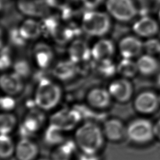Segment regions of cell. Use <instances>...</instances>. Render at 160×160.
Returning <instances> with one entry per match:
<instances>
[{
	"instance_id": "obj_1",
	"label": "cell",
	"mask_w": 160,
	"mask_h": 160,
	"mask_svg": "<svg viewBox=\"0 0 160 160\" xmlns=\"http://www.w3.org/2000/svg\"><path fill=\"white\" fill-rule=\"evenodd\" d=\"M104 138L102 130L91 122L82 124L75 132L76 145L87 154H96L102 148Z\"/></svg>"
},
{
	"instance_id": "obj_2",
	"label": "cell",
	"mask_w": 160,
	"mask_h": 160,
	"mask_svg": "<svg viewBox=\"0 0 160 160\" xmlns=\"http://www.w3.org/2000/svg\"><path fill=\"white\" fill-rule=\"evenodd\" d=\"M60 88L51 81L42 79L36 91L35 104L41 109L50 110L55 108L60 101Z\"/></svg>"
},
{
	"instance_id": "obj_3",
	"label": "cell",
	"mask_w": 160,
	"mask_h": 160,
	"mask_svg": "<svg viewBox=\"0 0 160 160\" xmlns=\"http://www.w3.org/2000/svg\"><path fill=\"white\" fill-rule=\"evenodd\" d=\"M110 19L104 12L90 11L86 12L82 20L83 30L91 36H102L110 28Z\"/></svg>"
},
{
	"instance_id": "obj_4",
	"label": "cell",
	"mask_w": 160,
	"mask_h": 160,
	"mask_svg": "<svg viewBox=\"0 0 160 160\" xmlns=\"http://www.w3.org/2000/svg\"><path fill=\"white\" fill-rule=\"evenodd\" d=\"M107 9L116 19L128 21L136 14V8L131 0H108Z\"/></svg>"
},
{
	"instance_id": "obj_5",
	"label": "cell",
	"mask_w": 160,
	"mask_h": 160,
	"mask_svg": "<svg viewBox=\"0 0 160 160\" xmlns=\"http://www.w3.org/2000/svg\"><path fill=\"white\" fill-rule=\"evenodd\" d=\"M153 132L154 129L151 122L142 119L132 121L126 129L128 138L136 142H144L150 140Z\"/></svg>"
},
{
	"instance_id": "obj_6",
	"label": "cell",
	"mask_w": 160,
	"mask_h": 160,
	"mask_svg": "<svg viewBox=\"0 0 160 160\" xmlns=\"http://www.w3.org/2000/svg\"><path fill=\"white\" fill-rule=\"evenodd\" d=\"M44 23L46 29L59 43L66 42L74 35V32L70 28L61 26L53 18L46 19Z\"/></svg>"
},
{
	"instance_id": "obj_7",
	"label": "cell",
	"mask_w": 160,
	"mask_h": 160,
	"mask_svg": "<svg viewBox=\"0 0 160 160\" xmlns=\"http://www.w3.org/2000/svg\"><path fill=\"white\" fill-rule=\"evenodd\" d=\"M80 118V114L78 111L72 109H64L52 116L51 124H55L65 131L72 128Z\"/></svg>"
},
{
	"instance_id": "obj_8",
	"label": "cell",
	"mask_w": 160,
	"mask_h": 160,
	"mask_svg": "<svg viewBox=\"0 0 160 160\" xmlns=\"http://www.w3.org/2000/svg\"><path fill=\"white\" fill-rule=\"evenodd\" d=\"M111 97L121 102H126L132 95V88L131 82L126 79H120L113 81L108 89Z\"/></svg>"
},
{
	"instance_id": "obj_9",
	"label": "cell",
	"mask_w": 160,
	"mask_h": 160,
	"mask_svg": "<svg viewBox=\"0 0 160 160\" xmlns=\"http://www.w3.org/2000/svg\"><path fill=\"white\" fill-rule=\"evenodd\" d=\"M38 152L37 144L28 138L21 139L16 144L15 154L18 160H34Z\"/></svg>"
},
{
	"instance_id": "obj_10",
	"label": "cell",
	"mask_w": 160,
	"mask_h": 160,
	"mask_svg": "<svg viewBox=\"0 0 160 160\" xmlns=\"http://www.w3.org/2000/svg\"><path fill=\"white\" fill-rule=\"evenodd\" d=\"M132 29L139 36L150 38L158 32L159 26L153 18L145 16L139 19L134 24Z\"/></svg>"
},
{
	"instance_id": "obj_11",
	"label": "cell",
	"mask_w": 160,
	"mask_h": 160,
	"mask_svg": "<svg viewBox=\"0 0 160 160\" xmlns=\"http://www.w3.org/2000/svg\"><path fill=\"white\" fill-rule=\"evenodd\" d=\"M119 48L124 58L131 59L140 54L143 49V43L134 36H127L121 39Z\"/></svg>"
},
{
	"instance_id": "obj_12",
	"label": "cell",
	"mask_w": 160,
	"mask_h": 160,
	"mask_svg": "<svg viewBox=\"0 0 160 160\" xmlns=\"http://www.w3.org/2000/svg\"><path fill=\"white\" fill-rule=\"evenodd\" d=\"M102 131L104 137L111 141H119L126 134V129L122 122L120 120L114 118L106 121Z\"/></svg>"
},
{
	"instance_id": "obj_13",
	"label": "cell",
	"mask_w": 160,
	"mask_h": 160,
	"mask_svg": "<svg viewBox=\"0 0 160 160\" xmlns=\"http://www.w3.org/2000/svg\"><path fill=\"white\" fill-rule=\"evenodd\" d=\"M0 84L3 91L9 96L18 94L23 87L21 77L16 72L2 75Z\"/></svg>"
},
{
	"instance_id": "obj_14",
	"label": "cell",
	"mask_w": 160,
	"mask_h": 160,
	"mask_svg": "<svg viewBox=\"0 0 160 160\" xmlns=\"http://www.w3.org/2000/svg\"><path fill=\"white\" fill-rule=\"evenodd\" d=\"M111 96L108 91L102 88H94L87 95V101L92 107L96 109H104L111 102Z\"/></svg>"
},
{
	"instance_id": "obj_15",
	"label": "cell",
	"mask_w": 160,
	"mask_h": 160,
	"mask_svg": "<svg viewBox=\"0 0 160 160\" xmlns=\"http://www.w3.org/2000/svg\"><path fill=\"white\" fill-rule=\"evenodd\" d=\"M68 52L71 60L74 63L87 61L91 55L88 44L82 40L74 41L69 46Z\"/></svg>"
},
{
	"instance_id": "obj_16",
	"label": "cell",
	"mask_w": 160,
	"mask_h": 160,
	"mask_svg": "<svg viewBox=\"0 0 160 160\" xmlns=\"http://www.w3.org/2000/svg\"><path fill=\"white\" fill-rule=\"evenodd\" d=\"M158 102L157 96L151 92H144L139 94L134 102L137 110L141 112L148 113L154 110Z\"/></svg>"
},
{
	"instance_id": "obj_17",
	"label": "cell",
	"mask_w": 160,
	"mask_h": 160,
	"mask_svg": "<svg viewBox=\"0 0 160 160\" xmlns=\"http://www.w3.org/2000/svg\"><path fill=\"white\" fill-rule=\"evenodd\" d=\"M113 43L108 39H102L97 42L91 50V55L98 61L109 59L113 54Z\"/></svg>"
},
{
	"instance_id": "obj_18",
	"label": "cell",
	"mask_w": 160,
	"mask_h": 160,
	"mask_svg": "<svg viewBox=\"0 0 160 160\" xmlns=\"http://www.w3.org/2000/svg\"><path fill=\"white\" fill-rule=\"evenodd\" d=\"M138 71L144 75H151L157 71L159 64L156 59L151 54H146L139 58L137 62Z\"/></svg>"
},
{
	"instance_id": "obj_19",
	"label": "cell",
	"mask_w": 160,
	"mask_h": 160,
	"mask_svg": "<svg viewBox=\"0 0 160 160\" xmlns=\"http://www.w3.org/2000/svg\"><path fill=\"white\" fill-rule=\"evenodd\" d=\"M36 61L41 68H47L52 59V52L51 48L44 44H38L34 50Z\"/></svg>"
},
{
	"instance_id": "obj_20",
	"label": "cell",
	"mask_w": 160,
	"mask_h": 160,
	"mask_svg": "<svg viewBox=\"0 0 160 160\" xmlns=\"http://www.w3.org/2000/svg\"><path fill=\"white\" fill-rule=\"evenodd\" d=\"M18 8L22 13L31 16H40L45 13L43 5L35 0H20Z\"/></svg>"
},
{
	"instance_id": "obj_21",
	"label": "cell",
	"mask_w": 160,
	"mask_h": 160,
	"mask_svg": "<svg viewBox=\"0 0 160 160\" xmlns=\"http://www.w3.org/2000/svg\"><path fill=\"white\" fill-rule=\"evenodd\" d=\"M19 31L24 39H35L41 34V27L38 21L30 19L22 22Z\"/></svg>"
},
{
	"instance_id": "obj_22",
	"label": "cell",
	"mask_w": 160,
	"mask_h": 160,
	"mask_svg": "<svg viewBox=\"0 0 160 160\" xmlns=\"http://www.w3.org/2000/svg\"><path fill=\"white\" fill-rule=\"evenodd\" d=\"M76 68L71 60L59 62L53 69V74L59 79L67 80L74 76Z\"/></svg>"
},
{
	"instance_id": "obj_23",
	"label": "cell",
	"mask_w": 160,
	"mask_h": 160,
	"mask_svg": "<svg viewBox=\"0 0 160 160\" xmlns=\"http://www.w3.org/2000/svg\"><path fill=\"white\" fill-rule=\"evenodd\" d=\"M42 121V118L40 114L36 112L29 113L24 119L22 125V130L25 132L24 138L27 135L36 132L40 128Z\"/></svg>"
},
{
	"instance_id": "obj_24",
	"label": "cell",
	"mask_w": 160,
	"mask_h": 160,
	"mask_svg": "<svg viewBox=\"0 0 160 160\" xmlns=\"http://www.w3.org/2000/svg\"><path fill=\"white\" fill-rule=\"evenodd\" d=\"M75 144L70 141L59 144L52 152L51 160H71L75 149Z\"/></svg>"
},
{
	"instance_id": "obj_25",
	"label": "cell",
	"mask_w": 160,
	"mask_h": 160,
	"mask_svg": "<svg viewBox=\"0 0 160 160\" xmlns=\"http://www.w3.org/2000/svg\"><path fill=\"white\" fill-rule=\"evenodd\" d=\"M63 131L61 128L51 123L46 131L44 139L49 144H61L64 139Z\"/></svg>"
},
{
	"instance_id": "obj_26",
	"label": "cell",
	"mask_w": 160,
	"mask_h": 160,
	"mask_svg": "<svg viewBox=\"0 0 160 160\" xmlns=\"http://www.w3.org/2000/svg\"><path fill=\"white\" fill-rule=\"evenodd\" d=\"M118 72L126 78H131L136 75L138 71L136 62L129 58H124L117 67Z\"/></svg>"
},
{
	"instance_id": "obj_27",
	"label": "cell",
	"mask_w": 160,
	"mask_h": 160,
	"mask_svg": "<svg viewBox=\"0 0 160 160\" xmlns=\"http://www.w3.org/2000/svg\"><path fill=\"white\" fill-rule=\"evenodd\" d=\"M0 155L2 159H7L15 153L16 145L9 134H1Z\"/></svg>"
},
{
	"instance_id": "obj_28",
	"label": "cell",
	"mask_w": 160,
	"mask_h": 160,
	"mask_svg": "<svg viewBox=\"0 0 160 160\" xmlns=\"http://www.w3.org/2000/svg\"><path fill=\"white\" fill-rule=\"evenodd\" d=\"M16 122V118L12 113H2L0 116L1 134H9L15 128Z\"/></svg>"
},
{
	"instance_id": "obj_29",
	"label": "cell",
	"mask_w": 160,
	"mask_h": 160,
	"mask_svg": "<svg viewBox=\"0 0 160 160\" xmlns=\"http://www.w3.org/2000/svg\"><path fill=\"white\" fill-rule=\"evenodd\" d=\"M143 48L148 54L151 55L160 53V41L157 39L150 38L143 43Z\"/></svg>"
},
{
	"instance_id": "obj_30",
	"label": "cell",
	"mask_w": 160,
	"mask_h": 160,
	"mask_svg": "<svg viewBox=\"0 0 160 160\" xmlns=\"http://www.w3.org/2000/svg\"><path fill=\"white\" fill-rule=\"evenodd\" d=\"M14 68L15 72L20 77H26L30 73L29 65L24 60H20L16 62Z\"/></svg>"
},
{
	"instance_id": "obj_31",
	"label": "cell",
	"mask_w": 160,
	"mask_h": 160,
	"mask_svg": "<svg viewBox=\"0 0 160 160\" xmlns=\"http://www.w3.org/2000/svg\"><path fill=\"white\" fill-rule=\"evenodd\" d=\"M100 64V71L102 73H103L105 76H111L114 72V66L112 62L109 59H106L103 61H99Z\"/></svg>"
},
{
	"instance_id": "obj_32",
	"label": "cell",
	"mask_w": 160,
	"mask_h": 160,
	"mask_svg": "<svg viewBox=\"0 0 160 160\" xmlns=\"http://www.w3.org/2000/svg\"><path fill=\"white\" fill-rule=\"evenodd\" d=\"M1 109L6 112H9L15 107V101L9 95L1 98Z\"/></svg>"
},
{
	"instance_id": "obj_33",
	"label": "cell",
	"mask_w": 160,
	"mask_h": 160,
	"mask_svg": "<svg viewBox=\"0 0 160 160\" xmlns=\"http://www.w3.org/2000/svg\"><path fill=\"white\" fill-rule=\"evenodd\" d=\"M46 1L50 6L64 11L69 3V0H46Z\"/></svg>"
},
{
	"instance_id": "obj_34",
	"label": "cell",
	"mask_w": 160,
	"mask_h": 160,
	"mask_svg": "<svg viewBox=\"0 0 160 160\" xmlns=\"http://www.w3.org/2000/svg\"><path fill=\"white\" fill-rule=\"evenodd\" d=\"M0 64H1V68L2 69L8 68L11 64V59L5 49L4 52L2 51L1 52Z\"/></svg>"
},
{
	"instance_id": "obj_35",
	"label": "cell",
	"mask_w": 160,
	"mask_h": 160,
	"mask_svg": "<svg viewBox=\"0 0 160 160\" xmlns=\"http://www.w3.org/2000/svg\"><path fill=\"white\" fill-rule=\"evenodd\" d=\"M84 6L88 8H94L98 6L102 0H81Z\"/></svg>"
},
{
	"instance_id": "obj_36",
	"label": "cell",
	"mask_w": 160,
	"mask_h": 160,
	"mask_svg": "<svg viewBox=\"0 0 160 160\" xmlns=\"http://www.w3.org/2000/svg\"><path fill=\"white\" fill-rule=\"evenodd\" d=\"M154 131L156 134V135L160 138V120L157 122L154 129Z\"/></svg>"
},
{
	"instance_id": "obj_37",
	"label": "cell",
	"mask_w": 160,
	"mask_h": 160,
	"mask_svg": "<svg viewBox=\"0 0 160 160\" xmlns=\"http://www.w3.org/2000/svg\"><path fill=\"white\" fill-rule=\"evenodd\" d=\"M158 84L160 85V74L159 75V76H158Z\"/></svg>"
},
{
	"instance_id": "obj_38",
	"label": "cell",
	"mask_w": 160,
	"mask_h": 160,
	"mask_svg": "<svg viewBox=\"0 0 160 160\" xmlns=\"http://www.w3.org/2000/svg\"><path fill=\"white\" fill-rule=\"evenodd\" d=\"M158 18H159V23H160V10H159V13H158Z\"/></svg>"
},
{
	"instance_id": "obj_39",
	"label": "cell",
	"mask_w": 160,
	"mask_h": 160,
	"mask_svg": "<svg viewBox=\"0 0 160 160\" xmlns=\"http://www.w3.org/2000/svg\"><path fill=\"white\" fill-rule=\"evenodd\" d=\"M36 160H51V159H45V158H41V159H36Z\"/></svg>"
},
{
	"instance_id": "obj_40",
	"label": "cell",
	"mask_w": 160,
	"mask_h": 160,
	"mask_svg": "<svg viewBox=\"0 0 160 160\" xmlns=\"http://www.w3.org/2000/svg\"><path fill=\"white\" fill-rule=\"evenodd\" d=\"M155 1H156L157 2H159L160 3V0H154Z\"/></svg>"
}]
</instances>
